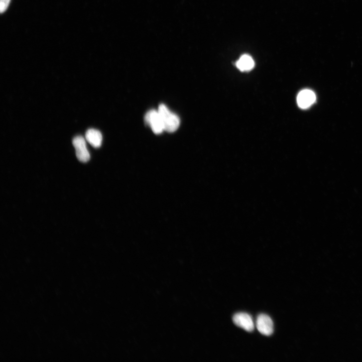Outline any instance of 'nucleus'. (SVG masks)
Returning <instances> with one entry per match:
<instances>
[{"mask_svg": "<svg viewBox=\"0 0 362 362\" xmlns=\"http://www.w3.org/2000/svg\"><path fill=\"white\" fill-rule=\"evenodd\" d=\"M158 111L162 120L164 130L168 132H176L180 124L179 118L164 104H160Z\"/></svg>", "mask_w": 362, "mask_h": 362, "instance_id": "obj_1", "label": "nucleus"}, {"mask_svg": "<svg viewBox=\"0 0 362 362\" xmlns=\"http://www.w3.org/2000/svg\"><path fill=\"white\" fill-rule=\"evenodd\" d=\"M145 121L156 134H160L164 130L162 120L158 110L149 111L145 116Z\"/></svg>", "mask_w": 362, "mask_h": 362, "instance_id": "obj_2", "label": "nucleus"}, {"mask_svg": "<svg viewBox=\"0 0 362 362\" xmlns=\"http://www.w3.org/2000/svg\"><path fill=\"white\" fill-rule=\"evenodd\" d=\"M256 326L262 334L270 336L274 332V324L272 320L268 316L260 314L256 320Z\"/></svg>", "mask_w": 362, "mask_h": 362, "instance_id": "obj_3", "label": "nucleus"}, {"mask_svg": "<svg viewBox=\"0 0 362 362\" xmlns=\"http://www.w3.org/2000/svg\"><path fill=\"white\" fill-rule=\"evenodd\" d=\"M72 144L78 159L82 162H88L90 158V154L88 150L84 138L81 136L75 137L72 140Z\"/></svg>", "mask_w": 362, "mask_h": 362, "instance_id": "obj_4", "label": "nucleus"}, {"mask_svg": "<svg viewBox=\"0 0 362 362\" xmlns=\"http://www.w3.org/2000/svg\"><path fill=\"white\" fill-rule=\"evenodd\" d=\"M234 324L244 330L252 332L254 330V326L252 318L248 314L240 312L233 316Z\"/></svg>", "mask_w": 362, "mask_h": 362, "instance_id": "obj_5", "label": "nucleus"}, {"mask_svg": "<svg viewBox=\"0 0 362 362\" xmlns=\"http://www.w3.org/2000/svg\"><path fill=\"white\" fill-rule=\"evenodd\" d=\"M316 96L314 92L310 90H304L298 95L297 101L300 108L306 109L310 107L316 102Z\"/></svg>", "mask_w": 362, "mask_h": 362, "instance_id": "obj_6", "label": "nucleus"}, {"mask_svg": "<svg viewBox=\"0 0 362 362\" xmlns=\"http://www.w3.org/2000/svg\"><path fill=\"white\" fill-rule=\"evenodd\" d=\"M86 141L95 148L101 146L102 142V133L96 130H88L86 134Z\"/></svg>", "mask_w": 362, "mask_h": 362, "instance_id": "obj_7", "label": "nucleus"}, {"mask_svg": "<svg viewBox=\"0 0 362 362\" xmlns=\"http://www.w3.org/2000/svg\"><path fill=\"white\" fill-rule=\"evenodd\" d=\"M236 66L240 71L248 72L254 68V62L250 56L244 54L236 62Z\"/></svg>", "mask_w": 362, "mask_h": 362, "instance_id": "obj_8", "label": "nucleus"}, {"mask_svg": "<svg viewBox=\"0 0 362 362\" xmlns=\"http://www.w3.org/2000/svg\"><path fill=\"white\" fill-rule=\"evenodd\" d=\"M11 0H1L0 1V12L2 14L8 10Z\"/></svg>", "mask_w": 362, "mask_h": 362, "instance_id": "obj_9", "label": "nucleus"}]
</instances>
